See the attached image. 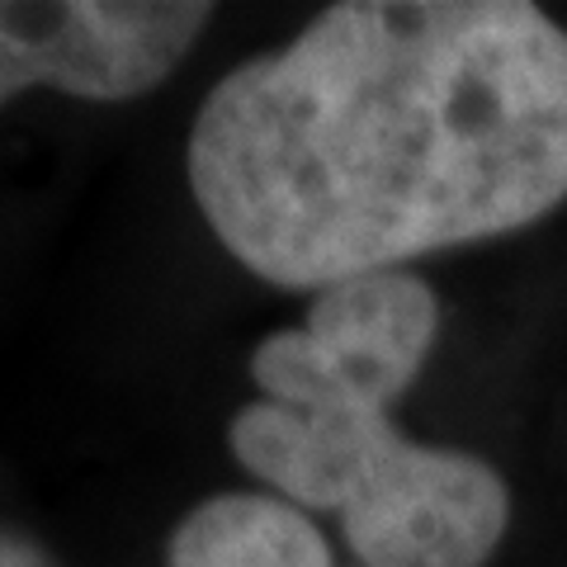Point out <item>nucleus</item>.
Listing matches in <instances>:
<instances>
[{
	"label": "nucleus",
	"mask_w": 567,
	"mask_h": 567,
	"mask_svg": "<svg viewBox=\"0 0 567 567\" xmlns=\"http://www.w3.org/2000/svg\"><path fill=\"white\" fill-rule=\"evenodd\" d=\"M435 331V293L388 270L322 289L303 327L251 354L265 398L233 421L237 458L289 502L336 511L364 567H483L511 520L492 464L388 425Z\"/></svg>",
	"instance_id": "f03ea898"
},
{
	"label": "nucleus",
	"mask_w": 567,
	"mask_h": 567,
	"mask_svg": "<svg viewBox=\"0 0 567 567\" xmlns=\"http://www.w3.org/2000/svg\"><path fill=\"white\" fill-rule=\"evenodd\" d=\"M208 227L279 289H336L567 199V33L525 0H346L213 85Z\"/></svg>",
	"instance_id": "f257e3e1"
},
{
	"label": "nucleus",
	"mask_w": 567,
	"mask_h": 567,
	"mask_svg": "<svg viewBox=\"0 0 567 567\" xmlns=\"http://www.w3.org/2000/svg\"><path fill=\"white\" fill-rule=\"evenodd\" d=\"M0 567H58L33 539L14 535V529H0Z\"/></svg>",
	"instance_id": "39448f33"
},
{
	"label": "nucleus",
	"mask_w": 567,
	"mask_h": 567,
	"mask_svg": "<svg viewBox=\"0 0 567 567\" xmlns=\"http://www.w3.org/2000/svg\"><path fill=\"white\" fill-rule=\"evenodd\" d=\"M171 567H331V548L289 502L213 496L175 529Z\"/></svg>",
	"instance_id": "20e7f679"
},
{
	"label": "nucleus",
	"mask_w": 567,
	"mask_h": 567,
	"mask_svg": "<svg viewBox=\"0 0 567 567\" xmlns=\"http://www.w3.org/2000/svg\"><path fill=\"white\" fill-rule=\"evenodd\" d=\"M204 0H0V104L29 85L133 100L162 85L208 24Z\"/></svg>",
	"instance_id": "7ed1b4c3"
}]
</instances>
